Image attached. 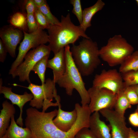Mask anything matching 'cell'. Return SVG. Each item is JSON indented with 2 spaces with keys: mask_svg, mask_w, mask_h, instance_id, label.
<instances>
[{
  "mask_svg": "<svg viewBox=\"0 0 138 138\" xmlns=\"http://www.w3.org/2000/svg\"><path fill=\"white\" fill-rule=\"evenodd\" d=\"M124 88L138 84V71L121 74Z\"/></svg>",
  "mask_w": 138,
  "mask_h": 138,
  "instance_id": "cell-24",
  "label": "cell"
},
{
  "mask_svg": "<svg viewBox=\"0 0 138 138\" xmlns=\"http://www.w3.org/2000/svg\"><path fill=\"white\" fill-rule=\"evenodd\" d=\"M57 115L53 122L60 129L63 131H69L76 122L77 113L75 109L70 111H65L61 108V105L58 106Z\"/></svg>",
  "mask_w": 138,
  "mask_h": 138,
  "instance_id": "cell-14",
  "label": "cell"
},
{
  "mask_svg": "<svg viewBox=\"0 0 138 138\" xmlns=\"http://www.w3.org/2000/svg\"><path fill=\"white\" fill-rule=\"evenodd\" d=\"M34 15L39 29L43 30L47 29V30L49 28L51 24L45 16L37 8Z\"/></svg>",
  "mask_w": 138,
  "mask_h": 138,
  "instance_id": "cell-26",
  "label": "cell"
},
{
  "mask_svg": "<svg viewBox=\"0 0 138 138\" xmlns=\"http://www.w3.org/2000/svg\"><path fill=\"white\" fill-rule=\"evenodd\" d=\"M92 86L106 89L117 94L125 88L122 74L115 69L103 70L100 74H96Z\"/></svg>",
  "mask_w": 138,
  "mask_h": 138,
  "instance_id": "cell-10",
  "label": "cell"
},
{
  "mask_svg": "<svg viewBox=\"0 0 138 138\" xmlns=\"http://www.w3.org/2000/svg\"><path fill=\"white\" fill-rule=\"evenodd\" d=\"M17 124L14 116L11 118L10 125L5 135L7 138H33L29 129L26 127L23 128Z\"/></svg>",
  "mask_w": 138,
  "mask_h": 138,
  "instance_id": "cell-19",
  "label": "cell"
},
{
  "mask_svg": "<svg viewBox=\"0 0 138 138\" xmlns=\"http://www.w3.org/2000/svg\"><path fill=\"white\" fill-rule=\"evenodd\" d=\"M135 1L136 2L137 5L138 6V0H135Z\"/></svg>",
  "mask_w": 138,
  "mask_h": 138,
  "instance_id": "cell-39",
  "label": "cell"
},
{
  "mask_svg": "<svg viewBox=\"0 0 138 138\" xmlns=\"http://www.w3.org/2000/svg\"><path fill=\"white\" fill-rule=\"evenodd\" d=\"M74 138H76L75 137Z\"/></svg>",
  "mask_w": 138,
  "mask_h": 138,
  "instance_id": "cell-41",
  "label": "cell"
},
{
  "mask_svg": "<svg viewBox=\"0 0 138 138\" xmlns=\"http://www.w3.org/2000/svg\"><path fill=\"white\" fill-rule=\"evenodd\" d=\"M70 3L73 6L72 12L75 15L80 25L82 22L83 10L80 0H71Z\"/></svg>",
  "mask_w": 138,
  "mask_h": 138,
  "instance_id": "cell-27",
  "label": "cell"
},
{
  "mask_svg": "<svg viewBox=\"0 0 138 138\" xmlns=\"http://www.w3.org/2000/svg\"><path fill=\"white\" fill-rule=\"evenodd\" d=\"M138 71V51L134 52L120 65L119 72L121 74Z\"/></svg>",
  "mask_w": 138,
  "mask_h": 138,
  "instance_id": "cell-20",
  "label": "cell"
},
{
  "mask_svg": "<svg viewBox=\"0 0 138 138\" xmlns=\"http://www.w3.org/2000/svg\"><path fill=\"white\" fill-rule=\"evenodd\" d=\"M89 128L97 138H112L110 127L101 120L98 112L91 115Z\"/></svg>",
  "mask_w": 138,
  "mask_h": 138,
  "instance_id": "cell-16",
  "label": "cell"
},
{
  "mask_svg": "<svg viewBox=\"0 0 138 138\" xmlns=\"http://www.w3.org/2000/svg\"><path fill=\"white\" fill-rule=\"evenodd\" d=\"M88 91L90 98L88 105L91 113L104 109H112L114 108L117 94L106 89L93 86Z\"/></svg>",
  "mask_w": 138,
  "mask_h": 138,
  "instance_id": "cell-9",
  "label": "cell"
},
{
  "mask_svg": "<svg viewBox=\"0 0 138 138\" xmlns=\"http://www.w3.org/2000/svg\"><path fill=\"white\" fill-rule=\"evenodd\" d=\"M131 86L135 91L138 96V84Z\"/></svg>",
  "mask_w": 138,
  "mask_h": 138,
  "instance_id": "cell-36",
  "label": "cell"
},
{
  "mask_svg": "<svg viewBox=\"0 0 138 138\" xmlns=\"http://www.w3.org/2000/svg\"><path fill=\"white\" fill-rule=\"evenodd\" d=\"M22 32L10 25L4 26L0 29L1 40L8 52L13 57L16 56V47L22 38Z\"/></svg>",
  "mask_w": 138,
  "mask_h": 138,
  "instance_id": "cell-12",
  "label": "cell"
},
{
  "mask_svg": "<svg viewBox=\"0 0 138 138\" xmlns=\"http://www.w3.org/2000/svg\"><path fill=\"white\" fill-rule=\"evenodd\" d=\"M2 78L0 79V93L4 95V97L10 100L12 104L16 105L19 108L20 110L19 117L17 119L16 122L20 126L23 125L22 114L23 108L27 102L30 101L33 98V96L31 93L25 92L23 95H19L13 92L11 87L3 85Z\"/></svg>",
  "mask_w": 138,
  "mask_h": 138,
  "instance_id": "cell-13",
  "label": "cell"
},
{
  "mask_svg": "<svg viewBox=\"0 0 138 138\" xmlns=\"http://www.w3.org/2000/svg\"><path fill=\"white\" fill-rule=\"evenodd\" d=\"M23 32L24 39L19 47L17 56L9 70V74L10 75H12L23 62V59L30 49L36 48L49 42L48 34L43 30L39 29L30 33L25 31Z\"/></svg>",
  "mask_w": 138,
  "mask_h": 138,
  "instance_id": "cell-8",
  "label": "cell"
},
{
  "mask_svg": "<svg viewBox=\"0 0 138 138\" xmlns=\"http://www.w3.org/2000/svg\"><path fill=\"white\" fill-rule=\"evenodd\" d=\"M27 14L18 12L10 16L9 19L10 25L23 32L28 30L27 22Z\"/></svg>",
  "mask_w": 138,
  "mask_h": 138,
  "instance_id": "cell-22",
  "label": "cell"
},
{
  "mask_svg": "<svg viewBox=\"0 0 138 138\" xmlns=\"http://www.w3.org/2000/svg\"><path fill=\"white\" fill-rule=\"evenodd\" d=\"M24 5L27 14H34L37 8L33 0L24 1Z\"/></svg>",
  "mask_w": 138,
  "mask_h": 138,
  "instance_id": "cell-31",
  "label": "cell"
},
{
  "mask_svg": "<svg viewBox=\"0 0 138 138\" xmlns=\"http://www.w3.org/2000/svg\"><path fill=\"white\" fill-rule=\"evenodd\" d=\"M75 137L76 138H97L89 128L85 127L79 131Z\"/></svg>",
  "mask_w": 138,
  "mask_h": 138,
  "instance_id": "cell-30",
  "label": "cell"
},
{
  "mask_svg": "<svg viewBox=\"0 0 138 138\" xmlns=\"http://www.w3.org/2000/svg\"><path fill=\"white\" fill-rule=\"evenodd\" d=\"M55 83L53 80L47 78L45 83L38 85L32 83L26 87L29 89L33 96L29 105L37 109L42 108L44 112L49 107L57 106L61 104V99L57 95Z\"/></svg>",
  "mask_w": 138,
  "mask_h": 138,
  "instance_id": "cell-6",
  "label": "cell"
},
{
  "mask_svg": "<svg viewBox=\"0 0 138 138\" xmlns=\"http://www.w3.org/2000/svg\"><path fill=\"white\" fill-rule=\"evenodd\" d=\"M7 50L1 39L0 40V61L3 63L7 55Z\"/></svg>",
  "mask_w": 138,
  "mask_h": 138,
  "instance_id": "cell-33",
  "label": "cell"
},
{
  "mask_svg": "<svg viewBox=\"0 0 138 138\" xmlns=\"http://www.w3.org/2000/svg\"><path fill=\"white\" fill-rule=\"evenodd\" d=\"M136 134L138 135V131H135Z\"/></svg>",
  "mask_w": 138,
  "mask_h": 138,
  "instance_id": "cell-40",
  "label": "cell"
},
{
  "mask_svg": "<svg viewBox=\"0 0 138 138\" xmlns=\"http://www.w3.org/2000/svg\"><path fill=\"white\" fill-rule=\"evenodd\" d=\"M26 112L25 125L31 131L33 138H74L82 128L81 124L76 121L67 131L60 129L53 122L57 113L56 109L43 112L31 107Z\"/></svg>",
  "mask_w": 138,
  "mask_h": 138,
  "instance_id": "cell-1",
  "label": "cell"
},
{
  "mask_svg": "<svg viewBox=\"0 0 138 138\" xmlns=\"http://www.w3.org/2000/svg\"><path fill=\"white\" fill-rule=\"evenodd\" d=\"M124 91L127 98L131 105L138 104V96L131 86L125 88Z\"/></svg>",
  "mask_w": 138,
  "mask_h": 138,
  "instance_id": "cell-28",
  "label": "cell"
},
{
  "mask_svg": "<svg viewBox=\"0 0 138 138\" xmlns=\"http://www.w3.org/2000/svg\"><path fill=\"white\" fill-rule=\"evenodd\" d=\"M49 43L48 45L54 54L69 44H74L80 37L90 38L79 25H75L72 22L70 15H62L59 24L51 25L47 29Z\"/></svg>",
  "mask_w": 138,
  "mask_h": 138,
  "instance_id": "cell-2",
  "label": "cell"
},
{
  "mask_svg": "<svg viewBox=\"0 0 138 138\" xmlns=\"http://www.w3.org/2000/svg\"><path fill=\"white\" fill-rule=\"evenodd\" d=\"M70 48L69 45L65 48L66 70L56 83L60 87L65 89L66 93L69 96L72 95L73 90H76L80 97L82 106H85L89 103V96L82 75L74 62Z\"/></svg>",
  "mask_w": 138,
  "mask_h": 138,
  "instance_id": "cell-4",
  "label": "cell"
},
{
  "mask_svg": "<svg viewBox=\"0 0 138 138\" xmlns=\"http://www.w3.org/2000/svg\"><path fill=\"white\" fill-rule=\"evenodd\" d=\"M38 8L45 16L51 25L60 24V21L52 14L47 1Z\"/></svg>",
  "mask_w": 138,
  "mask_h": 138,
  "instance_id": "cell-25",
  "label": "cell"
},
{
  "mask_svg": "<svg viewBox=\"0 0 138 138\" xmlns=\"http://www.w3.org/2000/svg\"><path fill=\"white\" fill-rule=\"evenodd\" d=\"M124 90L117 94V98L114 107V111L123 118H125L126 110L131 107V105L126 98Z\"/></svg>",
  "mask_w": 138,
  "mask_h": 138,
  "instance_id": "cell-21",
  "label": "cell"
},
{
  "mask_svg": "<svg viewBox=\"0 0 138 138\" xmlns=\"http://www.w3.org/2000/svg\"><path fill=\"white\" fill-rule=\"evenodd\" d=\"M135 111L137 112L138 113V104L137 105V107L136 109L135 110Z\"/></svg>",
  "mask_w": 138,
  "mask_h": 138,
  "instance_id": "cell-37",
  "label": "cell"
},
{
  "mask_svg": "<svg viewBox=\"0 0 138 138\" xmlns=\"http://www.w3.org/2000/svg\"><path fill=\"white\" fill-rule=\"evenodd\" d=\"M33 1L37 8L40 7L46 2V1L45 0H33Z\"/></svg>",
  "mask_w": 138,
  "mask_h": 138,
  "instance_id": "cell-35",
  "label": "cell"
},
{
  "mask_svg": "<svg viewBox=\"0 0 138 138\" xmlns=\"http://www.w3.org/2000/svg\"><path fill=\"white\" fill-rule=\"evenodd\" d=\"M49 55H46L39 60L34 65L32 71L37 74L41 84H44L45 82V73Z\"/></svg>",
  "mask_w": 138,
  "mask_h": 138,
  "instance_id": "cell-23",
  "label": "cell"
},
{
  "mask_svg": "<svg viewBox=\"0 0 138 138\" xmlns=\"http://www.w3.org/2000/svg\"><path fill=\"white\" fill-rule=\"evenodd\" d=\"M99 112L109 122L112 138H128L129 128L126 125L125 118L112 109H104Z\"/></svg>",
  "mask_w": 138,
  "mask_h": 138,
  "instance_id": "cell-11",
  "label": "cell"
},
{
  "mask_svg": "<svg viewBox=\"0 0 138 138\" xmlns=\"http://www.w3.org/2000/svg\"><path fill=\"white\" fill-rule=\"evenodd\" d=\"M47 67L51 69L53 73V80L55 83L65 73L66 63L65 55V48L54 54L51 59L48 60Z\"/></svg>",
  "mask_w": 138,
  "mask_h": 138,
  "instance_id": "cell-15",
  "label": "cell"
},
{
  "mask_svg": "<svg viewBox=\"0 0 138 138\" xmlns=\"http://www.w3.org/2000/svg\"><path fill=\"white\" fill-rule=\"evenodd\" d=\"M0 138H7V137H6V135H5L4 136H3L2 137H1Z\"/></svg>",
  "mask_w": 138,
  "mask_h": 138,
  "instance_id": "cell-38",
  "label": "cell"
},
{
  "mask_svg": "<svg viewBox=\"0 0 138 138\" xmlns=\"http://www.w3.org/2000/svg\"><path fill=\"white\" fill-rule=\"evenodd\" d=\"M51 49L49 46L41 44L28 53L24 57L25 60L16 68L11 75L14 78L19 77L20 82L27 81L31 83L29 74L34 65L40 60L50 55Z\"/></svg>",
  "mask_w": 138,
  "mask_h": 138,
  "instance_id": "cell-7",
  "label": "cell"
},
{
  "mask_svg": "<svg viewBox=\"0 0 138 138\" xmlns=\"http://www.w3.org/2000/svg\"><path fill=\"white\" fill-rule=\"evenodd\" d=\"M134 48L121 34L110 38L99 49L100 57L110 66L121 65L133 52Z\"/></svg>",
  "mask_w": 138,
  "mask_h": 138,
  "instance_id": "cell-5",
  "label": "cell"
},
{
  "mask_svg": "<svg viewBox=\"0 0 138 138\" xmlns=\"http://www.w3.org/2000/svg\"><path fill=\"white\" fill-rule=\"evenodd\" d=\"M2 107L0 113V138L5 135L10 125L11 118L16 113L14 105L7 100L3 102Z\"/></svg>",
  "mask_w": 138,
  "mask_h": 138,
  "instance_id": "cell-17",
  "label": "cell"
},
{
  "mask_svg": "<svg viewBox=\"0 0 138 138\" xmlns=\"http://www.w3.org/2000/svg\"><path fill=\"white\" fill-rule=\"evenodd\" d=\"M128 138H138V135L131 128H129Z\"/></svg>",
  "mask_w": 138,
  "mask_h": 138,
  "instance_id": "cell-34",
  "label": "cell"
},
{
  "mask_svg": "<svg viewBox=\"0 0 138 138\" xmlns=\"http://www.w3.org/2000/svg\"><path fill=\"white\" fill-rule=\"evenodd\" d=\"M27 22L29 33L35 32L39 29L34 14H27Z\"/></svg>",
  "mask_w": 138,
  "mask_h": 138,
  "instance_id": "cell-29",
  "label": "cell"
},
{
  "mask_svg": "<svg viewBox=\"0 0 138 138\" xmlns=\"http://www.w3.org/2000/svg\"><path fill=\"white\" fill-rule=\"evenodd\" d=\"M70 50L74 62L82 76L92 74L101 63L97 43L90 38H84L78 45L72 44Z\"/></svg>",
  "mask_w": 138,
  "mask_h": 138,
  "instance_id": "cell-3",
  "label": "cell"
},
{
  "mask_svg": "<svg viewBox=\"0 0 138 138\" xmlns=\"http://www.w3.org/2000/svg\"><path fill=\"white\" fill-rule=\"evenodd\" d=\"M129 121L132 126L138 127V113L135 111L131 114L129 118Z\"/></svg>",
  "mask_w": 138,
  "mask_h": 138,
  "instance_id": "cell-32",
  "label": "cell"
},
{
  "mask_svg": "<svg viewBox=\"0 0 138 138\" xmlns=\"http://www.w3.org/2000/svg\"><path fill=\"white\" fill-rule=\"evenodd\" d=\"M105 3L101 0H98L93 5L85 8L83 10V20L79 25L81 28L85 32L87 29L91 26V20L94 15L102 10Z\"/></svg>",
  "mask_w": 138,
  "mask_h": 138,
  "instance_id": "cell-18",
  "label": "cell"
}]
</instances>
